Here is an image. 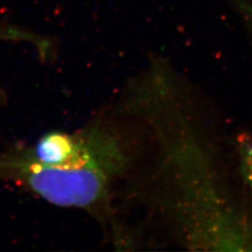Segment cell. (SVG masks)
Masks as SVG:
<instances>
[{"label": "cell", "instance_id": "cell-1", "mask_svg": "<svg viewBox=\"0 0 252 252\" xmlns=\"http://www.w3.org/2000/svg\"><path fill=\"white\" fill-rule=\"evenodd\" d=\"M134 103L159 145L168 209L183 241L193 250L252 251V226L164 74L148 80Z\"/></svg>", "mask_w": 252, "mask_h": 252}, {"label": "cell", "instance_id": "cell-2", "mask_svg": "<svg viewBox=\"0 0 252 252\" xmlns=\"http://www.w3.org/2000/svg\"><path fill=\"white\" fill-rule=\"evenodd\" d=\"M126 162L117 137L103 126L91 133L80 154L60 165L31 161L19 149L0 153V179L13 180L54 206L93 211L106 202Z\"/></svg>", "mask_w": 252, "mask_h": 252}, {"label": "cell", "instance_id": "cell-3", "mask_svg": "<svg viewBox=\"0 0 252 252\" xmlns=\"http://www.w3.org/2000/svg\"><path fill=\"white\" fill-rule=\"evenodd\" d=\"M237 152L240 169L248 187L252 193V137L242 135L237 140Z\"/></svg>", "mask_w": 252, "mask_h": 252}]
</instances>
